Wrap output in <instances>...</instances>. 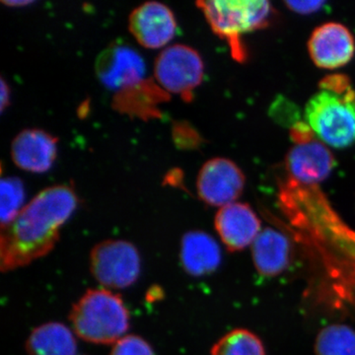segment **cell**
<instances>
[{
  "mask_svg": "<svg viewBox=\"0 0 355 355\" xmlns=\"http://www.w3.org/2000/svg\"><path fill=\"white\" fill-rule=\"evenodd\" d=\"M251 251L254 268L261 277H277L291 263V243L275 229H263L252 245Z\"/></svg>",
  "mask_w": 355,
  "mask_h": 355,
  "instance_id": "15",
  "label": "cell"
},
{
  "mask_svg": "<svg viewBox=\"0 0 355 355\" xmlns=\"http://www.w3.org/2000/svg\"><path fill=\"white\" fill-rule=\"evenodd\" d=\"M128 28L140 46L157 50L174 38L177 22L169 7L160 2L148 1L132 11Z\"/></svg>",
  "mask_w": 355,
  "mask_h": 355,
  "instance_id": "10",
  "label": "cell"
},
{
  "mask_svg": "<svg viewBox=\"0 0 355 355\" xmlns=\"http://www.w3.org/2000/svg\"><path fill=\"white\" fill-rule=\"evenodd\" d=\"M245 183L244 173L233 161L210 159L198 173V197L207 205L220 209L236 202L244 191Z\"/></svg>",
  "mask_w": 355,
  "mask_h": 355,
  "instance_id": "7",
  "label": "cell"
},
{
  "mask_svg": "<svg viewBox=\"0 0 355 355\" xmlns=\"http://www.w3.org/2000/svg\"><path fill=\"white\" fill-rule=\"evenodd\" d=\"M205 76L202 58L197 51L184 44H174L161 51L154 64V76L166 91L190 101L193 90Z\"/></svg>",
  "mask_w": 355,
  "mask_h": 355,
  "instance_id": "6",
  "label": "cell"
},
{
  "mask_svg": "<svg viewBox=\"0 0 355 355\" xmlns=\"http://www.w3.org/2000/svg\"><path fill=\"white\" fill-rule=\"evenodd\" d=\"M336 158L328 146L318 137L294 144L286 158L289 180L302 186L313 187L330 176Z\"/></svg>",
  "mask_w": 355,
  "mask_h": 355,
  "instance_id": "8",
  "label": "cell"
},
{
  "mask_svg": "<svg viewBox=\"0 0 355 355\" xmlns=\"http://www.w3.org/2000/svg\"><path fill=\"white\" fill-rule=\"evenodd\" d=\"M1 110L3 111L9 101V91L4 80H1Z\"/></svg>",
  "mask_w": 355,
  "mask_h": 355,
  "instance_id": "23",
  "label": "cell"
},
{
  "mask_svg": "<svg viewBox=\"0 0 355 355\" xmlns=\"http://www.w3.org/2000/svg\"><path fill=\"white\" fill-rule=\"evenodd\" d=\"M110 355H155V352L141 336L125 335L114 343Z\"/></svg>",
  "mask_w": 355,
  "mask_h": 355,
  "instance_id": "20",
  "label": "cell"
},
{
  "mask_svg": "<svg viewBox=\"0 0 355 355\" xmlns=\"http://www.w3.org/2000/svg\"><path fill=\"white\" fill-rule=\"evenodd\" d=\"M90 270L103 288L125 289L139 279L141 258L132 243L105 240L91 250Z\"/></svg>",
  "mask_w": 355,
  "mask_h": 355,
  "instance_id": "5",
  "label": "cell"
},
{
  "mask_svg": "<svg viewBox=\"0 0 355 355\" xmlns=\"http://www.w3.org/2000/svg\"><path fill=\"white\" fill-rule=\"evenodd\" d=\"M130 312L120 294L106 288L88 289L72 305L69 320L81 340L114 345L130 330Z\"/></svg>",
  "mask_w": 355,
  "mask_h": 355,
  "instance_id": "3",
  "label": "cell"
},
{
  "mask_svg": "<svg viewBox=\"0 0 355 355\" xmlns=\"http://www.w3.org/2000/svg\"><path fill=\"white\" fill-rule=\"evenodd\" d=\"M214 227L227 251L235 253L253 245L261 233V223L248 203L236 202L218 209Z\"/></svg>",
  "mask_w": 355,
  "mask_h": 355,
  "instance_id": "12",
  "label": "cell"
},
{
  "mask_svg": "<svg viewBox=\"0 0 355 355\" xmlns=\"http://www.w3.org/2000/svg\"><path fill=\"white\" fill-rule=\"evenodd\" d=\"M57 153V139L42 130H23L11 144L14 164L25 171L37 174L51 169Z\"/></svg>",
  "mask_w": 355,
  "mask_h": 355,
  "instance_id": "13",
  "label": "cell"
},
{
  "mask_svg": "<svg viewBox=\"0 0 355 355\" xmlns=\"http://www.w3.org/2000/svg\"><path fill=\"white\" fill-rule=\"evenodd\" d=\"M96 74L105 87L125 91L139 85L146 76V62L137 51L128 46H112L96 60Z\"/></svg>",
  "mask_w": 355,
  "mask_h": 355,
  "instance_id": "9",
  "label": "cell"
},
{
  "mask_svg": "<svg viewBox=\"0 0 355 355\" xmlns=\"http://www.w3.org/2000/svg\"><path fill=\"white\" fill-rule=\"evenodd\" d=\"M324 4V1H286V6L291 10L303 15L318 12Z\"/></svg>",
  "mask_w": 355,
  "mask_h": 355,
  "instance_id": "21",
  "label": "cell"
},
{
  "mask_svg": "<svg viewBox=\"0 0 355 355\" xmlns=\"http://www.w3.org/2000/svg\"><path fill=\"white\" fill-rule=\"evenodd\" d=\"M305 121L326 146L347 148L355 144V90L349 76L330 74L305 107Z\"/></svg>",
  "mask_w": 355,
  "mask_h": 355,
  "instance_id": "2",
  "label": "cell"
},
{
  "mask_svg": "<svg viewBox=\"0 0 355 355\" xmlns=\"http://www.w3.org/2000/svg\"><path fill=\"white\" fill-rule=\"evenodd\" d=\"M210 355H266L263 340L248 329H235L221 336Z\"/></svg>",
  "mask_w": 355,
  "mask_h": 355,
  "instance_id": "18",
  "label": "cell"
},
{
  "mask_svg": "<svg viewBox=\"0 0 355 355\" xmlns=\"http://www.w3.org/2000/svg\"><path fill=\"white\" fill-rule=\"evenodd\" d=\"M308 51L313 62L320 69H340L354 57V35L340 23H324L311 34Z\"/></svg>",
  "mask_w": 355,
  "mask_h": 355,
  "instance_id": "11",
  "label": "cell"
},
{
  "mask_svg": "<svg viewBox=\"0 0 355 355\" xmlns=\"http://www.w3.org/2000/svg\"><path fill=\"white\" fill-rule=\"evenodd\" d=\"M182 268L191 277L211 275L220 266L221 250L212 236L202 230L189 231L182 238Z\"/></svg>",
  "mask_w": 355,
  "mask_h": 355,
  "instance_id": "14",
  "label": "cell"
},
{
  "mask_svg": "<svg viewBox=\"0 0 355 355\" xmlns=\"http://www.w3.org/2000/svg\"><path fill=\"white\" fill-rule=\"evenodd\" d=\"M25 350L27 355H76V334L60 322H49L31 331Z\"/></svg>",
  "mask_w": 355,
  "mask_h": 355,
  "instance_id": "16",
  "label": "cell"
},
{
  "mask_svg": "<svg viewBox=\"0 0 355 355\" xmlns=\"http://www.w3.org/2000/svg\"><path fill=\"white\" fill-rule=\"evenodd\" d=\"M77 205L76 193L62 184L44 189L25 205L15 219L1 228V272H12L51 253L60 239V228Z\"/></svg>",
  "mask_w": 355,
  "mask_h": 355,
  "instance_id": "1",
  "label": "cell"
},
{
  "mask_svg": "<svg viewBox=\"0 0 355 355\" xmlns=\"http://www.w3.org/2000/svg\"><path fill=\"white\" fill-rule=\"evenodd\" d=\"M212 31L227 42L231 55L237 62L248 57L243 36L268 27L275 17V9L266 0H207L198 1Z\"/></svg>",
  "mask_w": 355,
  "mask_h": 355,
  "instance_id": "4",
  "label": "cell"
},
{
  "mask_svg": "<svg viewBox=\"0 0 355 355\" xmlns=\"http://www.w3.org/2000/svg\"><path fill=\"white\" fill-rule=\"evenodd\" d=\"M25 189L18 178H3L0 182V216L1 228L6 227L15 219L25 207Z\"/></svg>",
  "mask_w": 355,
  "mask_h": 355,
  "instance_id": "19",
  "label": "cell"
},
{
  "mask_svg": "<svg viewBox=\"0 0 355 355\" xmlns=\"http://www.w3.org/2000/svg\"><path fill=\"white\" fill-rule=\"evenodd\" d=\"M2 3L6 4L7 6L19 7L29 6V4L33 3V1H27V0H24V1H20V0H17V1H2Z\"/></svg>",
  "mask_w": 355,
  "mask_h": 355,
  "instance_id": "24",
  "label": "cell"
},
{
  "mask_svg": "<svg viewBox=\"0 0 355 355\" xmlns=\"http://www.w3.org/2000/svg\"><path fill=\"white\" fill-rule=\"evenodd\" d=\"M316 355H355V331L345 324H331L318 333Z\"/></svg>",
  "mask_w": 355,
  "mask_h": 355,
  "instance_id": "17",
  "label": "cell"
},
{
  "mask_svg": "<svg viewBox=\"0 0 355 355\" xmlns=\"http://www.w3.org/2000/svg\"><path fill=\"white\" fill-rule=\"evenodd\" d=\"M163 295V291H161L160 287L155 286L153 287L150 291L147 293V301L149 302H153V301H157Z\"/></svg>",
  "mask_w": 355,
  "mask_h": 355,
  "instance_id": "22",
  "label": "cell"
}]
</instances>
